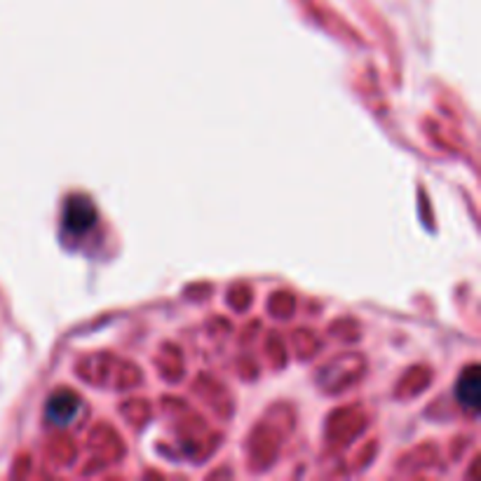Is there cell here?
Wrapping results in <instances>:
<instances>
[{"label":"cell","instance_id":"1","mask_svg":"<svg viewBox=\"0 0 481 481\" xmlns=\"http://www.w3.org/2000/svg\"><path fill=\"white\" fill-rule=\"evenodd\" d=\"M479 395H481V373L479 367L472 364V367L465 369V371L460 373V379H458L456 397L465 411L475 414V411L479 409Z\"/></svg>","mask_w":481,"mask_h":481},{"label":"cell","instance_id":"3","mask_svg":"<svg viewBox=\"0 0 481 481\" xmlns=\"http://www.w3.org/2000/svg\"><path fill=\"white\" fill-rule=\"evenodd\" d=\"M80 399L73 392H57L48 402V418L55 425H68L78 415Z\"/></svg>","mask_w":481,"mask_h":481},{"label":"cell","instance_id":"2","mask_svg":"<svg viewBox=\"0 0 481 481\" xmlns=\"http://www.w3.org/2000/svg\"><path fill=\"white\" fill-rule=\"evenodd\" d=\"M94 207H92L90 200L85 198L71 200L67 205V211H64V223H67V228L71 233H85V230L94 226Z\"/></svg>","mask_w":481,"mask_h":481}]
</instances>
